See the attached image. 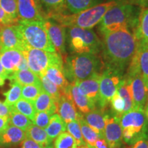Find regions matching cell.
Segmentation results:
<instances>
[{
	"label": "cell",
	"instance_id": "6da1fadb",
	"mask_svg": "<svg viewBox=\"0 0 148 148\" xmlns=\"http://www.w3.org/2000/svg\"><path fill=\"white\" fill-rule=\"evenodd\" d=\"M101 53L105 67L124 73L134 56L138 42L129 29H119L103 33Z\"/></svg>",
	"mask_w": 148,
	"mask_h": 148
},
{
	"label": "cell",
	"instance_id": "7a4b0ae2",
	"mask_svg": "<svg viewBox=\"0 0 148 148\" xmlns=\"http://www.w3.org/2000/svg\"><path fill=\"white\" fill-rule=\"evenodd\" d=\"M141 9L137 5L127 2V0L121 1L106 12L98 24V30L101 34L123 28L133 32L137 24Z\"/></svg>",
	"mask_w": 148,
	"mask_h": 148
},
{
	"label": "cell",
	"instance_id": "3957f363",
	"mask_svg": "<svg viewBox=\"0 0 148 148\" xmlns=\"http://www.w3.org/2000/svg\"><path fill=\"white\" fill-rule=\"evenodd\" d=\"M104 65L98 54L73 53L63 61V71L70 84L87 79L94 74L101 73Z\"/></svg>",
	"mask_w": 148,
	"mask_h": 148
},
{
	"label": "cell",
	"instance_id": "277c9868",
	"mask_svg": "<svg viewBox=\"0 0 148 148\" xmlns=\"http://www.w3.org/2000/svg\"><path fill=\"white\" fill-rule=\"evenodd\" d=\"M123 1L125 0H108L106 2L99 3L78 13L59 14L53 16L51 19L66 27L92 29L99 24L109 9Z\"/></svg>",
	"mask_w": 148,
	"mask_h": 148
},
{
	"label": "cell",
	"instance_id": "5b68a950",
	"mask_svg": "<svg viewBox=\"0 0 148 148\" xmlns=\"http://www.w3.org/2000/svg\"><path fill=\"white\" fill-rule=\"evenodd\" d=\"M66 44L72 53H93L101 51V41L92 29L66 27Z\"/></svg>",
	"mask_w": 148,
	"mask_h": 148
},
{
	"label": "cell",
	"instance_id": "8992f818",
	"mask_svg": "<svg viewBox=\"0 0 148 148\" xmlns=\"http://www.w3.org/2000/svg\"><path fill=\"white\" fill-rule=\"evenodd\" d=\"M123 140L132 145L140 139H148V119L145 110L132 109L120 116Z\"/></svg>",
	"mask_w": 148,
	"mask_h": 148
},
{
	"label": "cell",
	"instance_id": "52a82bcc",
	"mask_svg": "<svg viewBox=\"0 0 148 148\" xmlns=\"http://www.w3.org/2000/svg\"><path fill=\"white\" fill-rule=\"evenodd\" d=\"M16 23V27L25 45L49 52H56L49 39L43 22L18 20Z\"/></svg>",
	"mask_w": 148,
	"mask_h": 148
},
{
	"label": "cell",
	"instance_id": "ba28073f",
	"mask_svg": "<svg viewBox=\"0 0 148 148\" xmlns=\"http://www.w3.org/2000/svg\"><path fill=\"white\" fill-rule=\"evenodd\" d=\"M26 59L28 69L38 77L42 76L49 66H63L62 56L57 52H49L25 46L21 51Z\"/></svg>",
	"mask_w": 148,
	"mask_h": 148
},
{
	"label": "cell",
	"instance_id": "9c48e42d",
	"mask_svg": "<svg viewBox=\"0 0 148 148\" xmlns=\"http://www.w3.org/2000/svg\"><path fill=\"white\" fill-rule=\"evenodd\" d=\"M124 73L109 67H105L101 71L99 81V98L98 108L105 109L117 91Z\"/></svg>",
	"mask_w": 148,
	"mask_h": 148
},
{
	"label": "cell",
	"instance_id": "30bf717a",
	"mask_svg": "<svg viewBox=\"0 0 148 148\" xmlns=\"http://www.w3.org/2000/svg\"><path fill=\"white\" fill-rule=\"evenodd\" d=\"M126 74H138L148 88V41H138L137 47Z\"/></svg>",
	"mask_w": 148,
	"mask_h": 148
},
{
	"label": "cell",
	"instance_id": "8fae6325",
	"mask_svg": "<svg viewBox=\"0 0 148 148\" xmlns=\"http://www.w3.org/2000/svg\"><path fill=\"white\" fill-rule=\"evenodd\" d=\"M128 79L131 96L133 101V109L145 110L148 99V88L138 74H125Z\"/></svg>",
	"mask_w": 148,
	"mask_h": 148
},
{
	"label": "cell",
	"instance_id": "7c38bea8",
	"mask_svg": "<svg viewBox=\"0 0 148 148\" xmlns=\"http://www.w3.org/2000/svg\"><path fill=\"white\" fill-rule=\"evenodd\" d=\"M42 22L56 52L61 56H66V27L51 18H45Z\"/></svg>",
	"mask_w": 148,
	"mask_h": 148
},
{
	"label": "cell",
	"instance_id": "4fadbf2b",
	"mask_svg": "<svg viewBox=\"0 0 148 148\" xmlns=\"http://www.w3.org/2000/svg\"><path fill=\"white\" fill-rule=\"evenodd\" d=\"M25 46L16 25L0 27V52L10 49L22 51Z\"/></svg>",
	"mask_w": 148,
	"mask_h": 148
},
{
	"label": "cell",
	"instance_id": "5bb4252c",
	"mask_svg": "<svg viewBox=\"0 0 148 148\" xmlns=\"http://www.w3.org/2000/svg\"><path fill=\"white\" fill-rule=\"evenodd\" d=\"M18 21H43L45 15L38 0H16Z\"/></svg>",
	"mask_w": 148,
	"mask_h": 148
},
{
	"label": "cell",
	"instance_id": "9a60e30c",
	"mask_svg": "<svg viewBox=\"0 0 148 148\" xmlns=\"http://www.w3.org/2000/svg\"><path fill=\"white\" fill-rule=\"evenodd\" d=\"M119 116L107 114L104 127V138L109 148H119L122 145L123 134Z\"/></svg>",
	"mask_w": 148,
	"mask_h": 148
},
{
	"label": "cell",
	"instance_id": "2e32d148",
	"mask_svg": "<svg viewBox=\"0 0 148 148\" xmlns=\"http://www.w3.org/2000/svg\"><path fill=\"white\" fill-rule=\"evenodd\" d=\"M63 95H65L77 109L82 114H86L96 108V104L93 101L82 95L79 91L78 88L75 84H70L64 90Z\"/></svg>",
	"mask_w": 148,
	"mask_h": 148
},
{
	"label": "cell",
	"instance_id": "e0dca14e",
	"mask_svg": "<svg viewBox=\"0 0 148 148\" xmlns=\"http://www.w3.org/2000/svg\"><path fill=\"white\" fill-rule=\"evenodd\" d=\"M101 73H97L92 76L75 83L79 91L97 105L99 98V81Z\"/></svg>",
	"mask_w": 148,
	"mask_h": 148
},
{
	"label": "cell",
	"instance_id": "ac0fdd59",
	"mask_svg": "<svg viewBox=\"0 0 148 148\" xmlns=\"http://www.w3.org/2000/svg\"><path fill=\"white\" fill-rule=\"evenodd\" d=\"M25 138V131L9 123L8 126L0 132V147L7 148L17 145L22 143Z\"/></svg>",
	"mask_w": 148,
	"mask_h": 148
},
{
	"label": "cell",
	"instance_id": "d6986e66",
	"mask_svg": "<svg viewBox=\"0 0 148 148\" xmlns=\"http://www.w3.org/2000/svg\"><path fill=\"white\" fill-rule=\"evenodd\" d=\"M65 123L72 121H79L82 114L77 110L76 107L71 101L62 95L56 102V112Z\"/></svg>",
	"mask_w": 148,
	"mask_h": 148
},
{
	"label": "cell",
	"instance_id": "ffe728a7",
	"mask_svg": "<svg viewBox=\"0 0 148 148\" xmlns=\"http://www.w3.org/2000/svg\"><path fill=\"white\" fill-rule=\"evenodd\" d=\"M23 58L22 51L17 49H7L0 52V60L8 77L14 72L18 71V66Z\"/></svg>",
	"mask_w": 148,
	"mask_h": 148
},
{
	"label": "cell",
	"instance_id": "44dd1931",
	"mask_svg": "<svg viewBox=\"0 0 148 148\" xmlns=\"http://www.w3.org/2000/svg\"><path fill=\"white\" fill-rule=\"evenodd\" d=\"M107 114L105 109L96 107L89 112L84 114L83 118L96 133L104 138V127Z\"/></svg>",
	"mask_w": 148,
	"mask_h": 148
},
{
	"label": "cell",
	"instance_id": "7402d4cb",
	"mask_svg": "<svg viewBox=\"0 0 148 148\" xmlns=\"http://www.w3.org/2000/svg\"><path fill=\"white\" fill-rule=\"evenodd\" d=\"M45 18L69 14L64 0H38Z\"/></svg>",
	"mask_w": 148,
	"mask_h": 148
},
{
	"label": "cell",
	"instance_id": "603a6c76",
	"mask_svg": "<svg viewBox=\"0 0 148 148\" xmlns=\"http://www.w3.org/2000/svg\"><path fill=\"white\" fill-rule=\"evenodd\" d=\"M44 75L51 82L56 85L63 94L64 90L67 87L69 82L66 79L63 71V66L53 65L47 68Z\"/></svg>",
	"mask_w": 148,
	"mask_h": 148
},
{
	"label": "cell",
	"instance_id": "cb8c5ba5",
	"mask_svg": "<svg viewBox=\"0 0 148 148\" xmlns=\"http://www.w3.org/2000/svg\"><path fill=\"white\" fill-rule=\"evenodd\" d=\"M8 79L11 82H15L21 86L31 84H40V77L29 69L18 70L9 75Z\"/></svg>",
	"mask_w": 148,
	"mask_h": 148
},
{
	"label": "cell",
	"instance_id": "d4e9b609",
	"mask_svg": "<svg viewBox=\"0 0 148 148\" xmlns=\"http://www.w3.org/2000/svg\"><path fill=\"white\" fill-rule=\"evenodd\" d=\"M33 104L36 112H47L51 114L56 112V102L43 90L36 97Z\"/></svg>",
	"mask_w": 148,
	"mask_h": 148
},
{
	"label": "cell",
	"instance_id": "484cf974",
	"mask_svg": "<svg viewBox=\"0 0 148 148\" xmlns=\"http://www.w3.org/2000/svg\"><path fill=\"white\" fill-rule=\"evenodd\" d=\"M133 33L137 42L148 41V8L143 9L140 12Z\"/></svg>",
	"mask_w": 148,
	"mask_h": 148
},
{
	"label": "cell",
	"instance_id": "4316f807",
	"mask_svg": "<svg viewBox=\"0 0 148 148\" xmlns=\"http://www.w3.org/2000/svg\"><path fill=\"white\" fill-rule=\"evenodd\" d=\"M26 137L30 138L44 147L51 145L53 140L49 137L45 129L32 123L25 131Z\"/></svg>",
	"mask_w": 148,
	"mask_h": 148
},
{
	"label": "cell",
	"instance_id": "83f0119b",
	"mask_svg": "<svg viewBox=\"0 0 148 148\" xmlns=\"http://www.w3.org/2000/svg\"><path fill=\"white\" fill-rule=\"evenodd\" d=\"M45 130L49 137L53 140L59 134L66 130V123L61 119L58 114L54 113L51 116L49 124L45 129Z\"/></svg>",
	"mask_w": 148,
	"mask_h": 148
},
{
	"label": "cell",
	"instance_id": "f1b7e54d",
	"mask_svg": "<svg viewBox=\"0 0 148 148\" xmlns=\"http://www.w3.org/2000/svg\"><path fill=\"white\" fill-rule=\"evenodd\" d=\"M101 0H64L69 13L76 14L99 4Z\"/></svg>",
	"mask_w": 148,
	"mask_h": 148
},
{
	"label": "cell",
	"instance_id": "f546056e",
	"mask_svg": "<svg viewBox=\"0 0 148 148\" xmlns=\"http://www.w3.org/2000/svg\"><path fill=\"white\" fill-rule=\"evenodd\" d=\"M8 117L9 123L10 124L21 129L25 132L33 123L28 117L16 111L13 106H10V111Z\"/></svg>",
	"mask_w": 148,
	"mask_h": 148
},
{
	"label": "cell",
	"instance_id": "4dcf8cb0",
	"mask_svg": "<svg viewBox=\"0 0 148 148\" xmlns=\"http://www.w3.org/2000/svg\"><path fill=\"white\" fill-rule=\"evenodd\" d=\"M117 92L121 95V97L123 98L125 101L124 113L132 110L134 108L133 107V101L132 96H131L130 89L128 79L125 76V75H123V79H122L121 82L120 83L119 88L117 89Z\"/></svg>",
	"mask_w": 148,
	"mask_h": 148
},
{
	"label": "cell",
	"instance_id": "1f68e13d",
	"mask_svg": "<svg viewBox=\"0 0 148 148\" xmlns=\"http://www.w3.org/2000/svg\"><path fill=\"white\" fill-rule=\"evenodd\" d=\"M79 125H80L83 139H84L85 143L91 146V147H93L95 141L100 136L97 133H96L85 121L84 118H83V114L80 117V119H79Z\"/></svg>",
	"mask_w": 148,
	"mask_h": 148
},
{
	"label": "cell",
	"instance_id": "d6a6232c",
	"mask_svg": "<svg viewBox=\"0 0 148 148\" xmlns=\"http://www.w3.org/2000/svg\"><path fill=\"white\" fill-rule=\"evenodd\" d=\"M12 106L16 111L26 116L32 121L34 120L36 111L35 110L34 104L32 101H27L26 99L21 98Z\"/></svg>",
	"mask_w": 148,
	"mask_h": 148
},
{
	"label": "cell",
	"instance_id": "836d02e7",
	"mask_svg": "<svg viewBox=\"0 0 148 148\" xmlns=\"http://www.w3.org/2000/svg\"><path fill=\"white\" fill-rule=\"evenodd\" d=\"M39 77L42 90L49 94L56 101V102H57L61 96L63 95L62 92L56 85L51 82L45 75H42Z\"/></svg>",
	"mask_w": 148,
	"mask_h": 148
},
{
	"label": "cell",
	"instance_id": "e575fe53",
	"mask_svg": "<svg viewBox=\"0 0 148 148\" xmlns=\"http://www.w3.org/2000/svg\"><path fill=\"white\" fill-rule=\"evenodd\" d=\"M21 89L22 86L18 84L17 82H12L10 89L3 93L5 97L4 103L7 106H12L16 101L21 99Z\"/></svg>",
	"mask_w": 148,
	"mask_h": 148
},
{
	"label": "cell",
	"instance_id": "d590c367",
	"mask_svg": "<svg viewBox=\"0 0 148 148\" xmlns=\"http://www.w3.org/2000/svg\"><path fill=\"white\" fill-rule=\"evenodd\" d=\"M54 148H78L74 138L67 132H63L55 138Z\"/></svg>",
	"mask_w": 148,
	"mask_h": 148
},
{
	"label": "cell",
	"instance_id": "8d00e7d4",
	"mask_svg": "<svg viewBox=\"0 0 148 148\" xmlns=\"http://www.w3.org/2000/svg\"><path fill=\"white\" fill-rule=\"evenodd\" d=\"M42 90L41 84H31L22 86L21 98L34 102L36 97Z\"/></svg>",
	"mask_w": 148,
	"mask_h": 148
},
{
	"label": "cell",
	"instance_id": "74e56055",
	"mask_svg": "<svg viewBox=\"0 0 148 148\" xmlns=\"http://www.w3.org/2000/svg\"><path fill=\"white\" fill-rule=\"evenodd\" d=\"M66 129L67 130V132H69L75 140L78 147L86 144L83 139L79 121H72L66 123Z\"/></svg>",
	"mask_w": 148,
	"mask_h": 148
},
{
	"label": "cell",
	"instance_id": "f35d334b",
	"mask_svg": "<svg viewBox=\"0 0 148 148\" xmlns=\"http://www.w3.org/2000/svg\"><path fill=\"white\" fill-rule=\"evenodd\" d=\"M0 7L10 16L17 23V5L16 0H0Z\"/></svg>",
	"mask_w": 148,
	"mask_h": 148
},
{
	"label": "cell",
	"instance_id": "ab89813d",
	"mask_svg": "<svg viewBox=\"0 0 148 148\" xmlns=\"http://www.w3.org/2000/svg\"><path fill=\"white\" fill-rule=\"evenodd\" d=\"M110 103L111 110H112V113L114 115L120 116L124 113L125 101L123 98L121 97V95L118 93L117 91L112 97Z\"/></svg>",
	"mask_w": 148,
	"mask_h": 148
},
{
	"label": "cell",
	"instance_id": "60d3db41",
	"mask_svg": "<svg viewBox=\"0 0 148 148\" xmlns=\"http://www.w3.org/2000/svg\"><path fill=\"white\" fill-rule=\"evenodd\" d=\"M52 114L47 112H36L32 123L37 126L45 129L49 124Z\"/></svg>",
	"mask_w": 148,
	"mask_h": 148
},
{
	"label": "cell",
	"instance_id": "b9f144b4",
	"mask_svg": "<svg viewBox=\"0 0 148 148\" xmlns=\"http://www.w3.org/2000/svg\"><path fill=\"white\" fill-rule=\"evenodd\" d=\"M21 148H53V147L52 145L44 147V146L35 142L34 140L26 137L21 143Z\"/></svg>",
	"mask_w": 148,
	"mask_h": 148
},
{
	"label": "cell",
	"instance_id": "7bdbcfd3",
	"mask_svg": "<svg viewBox=\"0 0 148 148\" xmlns=\"http://www.w3.org/2000/svg\"><path fill=\"white\" fill-rule=\"evenodd\" d=\"M16 21L11 18L8 14H7L3 9L0 7V25H12L15 23Z\"/></svg>",
	"mask_w": 148,
	"mask_h": 148
},
{
	"label": "cell",
	"instance_id": "ee69618b",
	"mask_svg": "<svg viewBox=\"0 0 148 148\" xmlns=\"http://www.w3.org/2000/svg\"><path fill=\"white\" fill-rule=\"evenodd\" d=\"M10 111V106H8L4 102L0 101V117H8Z\"/></svg>",
	"mask_w": 148,
	"mask_h": 148
},
{
	"label": "cell",
	"instance_id": "f6af8a7d",
	"mask_svg": "<svg viewBox=\"0 0 148 148\" xmlns=\"http://www.w3.org/2000/svg\"><path fill=\"white\" fill-rule=\"evenodd\" d=\"M127 2L137 5L142 9L148 8V0H127Z\"/></svg>",
	"mask_w": 148,
	"mask_h": 148
},
{
	"label": "cell",
	"instance_id": "bcb514c9",
	"mask_svg": "<svg viewBox=\"0 0 148 148\" xmlns=\"http://www.w3.org/2000/svg\"><path fill=\"white\" fill-rule=\"evenodd\" d=\"M94 148H109L108 143H107L106 140L105 138L101 136H99L96 140L95 145L93 146Z\"/></svg>",
	"mask_w": 148,
	"mask_h": 148
},
{
	"label": "cell",
	"instance_id": "7dc6e473",
	"mask_svg": "<svg viewBox=\"0 0 148 148\" xmlns=\"http://www.w3.org/2000/svg\"><path fill=\"white\" fill-rule=\"evenodd\" d=\"M131 148H148V139H140L132 145Z\"/></svg>",
	"mask_w": 148,
	"mask_h": 148
},
{
	"label": "cell",
	"instance_id": "c3c4849f",
	"mask_svg": "<svg viewBox=\"0 0 148 148\" xmlns=\"http://www.w3.org/2000/svg\"><path fill=\"white\" fill-rule=\"evenodd\" d=\"M9 124V117H0V132L3 130Z\"/></svg>",
	"mask_w": 148,
	"mask_h": 148
},
{
	"label": "cell",
	"instance_id": "681fc988",
	"mask_svg": "<svg viewBox=\"0 0 148 148\" xmlns=\"http://www.w3.org/2000/svg\"><path fill=\"white\" fill-rule=\"evenodd\" d=\"M0 75H4V76H6L8 78V75H7L6 72H5V71L4 70V69H3L2 64H1V60H0Z\"/></svg>",
	"mask_w": 148,
	"mask_h": 148
},
{
	"label": "cell",
	"instance_id": "f907efd6",
	"mask_svg": "<svg viewBox=\"0 0 148 148\" xmlns=\"http://www.w3.org/2000/svg\"><path fill=\"white\" fill-rule=\"evenodd\" d=\"M6 79H8V77L6 76H4V75H0V86H3L5 83V80Z\"/></svg>",
	"mask_w": 148,
	"mask_h": 148
},
{
	"label": "cell",
	"instance_id": "816d5d0a",
	"mask_svg": "<svg viewBox=\"0 0 148 148\" xmlns=\"http://www.w3.org/2000/svg\"><path fill=\"white\" fill-rule=\"evenodd\" d=\"M145 113L146 114V116H147V119H148V99L147 101V103H146L145 105Z\"/></svg>",
	"mask_w": 148,
	"mask_h": 148
},
{
	"label": "cell",
	"instance_id": "f5cc1de1",
	"mask_svg": "<svg viewBox=\"0 0 148 148\" xmlns=\"http://www.w3.org/2000/svg\"><path fill=\"white\" fill-rule=\"evenodd\" d=\"M78 148H94V147L87 145V144H85V145H84L79 146V147H78Z\"/></svg>",
	"mask_w": 148,
	"mask_h": 148
},
{
	"label": "cell",
	"instance_id": "db71d44e",
	"mask_svg": "<svg viewBox=\"0 0 148 148\" xmlns=\"http://www.w3.org/2000/svg\"><path fill=\"white\" fill-rule=\"evenodd\" d=\"M1 25H0V27H1Z\"/></svg>",
	"mask_w": 148,
	"mask_h": 148
},
{
	"label": "cell",
	"instance_id": "11a10c76",
	"mask_svg": "<svg viewBox=\"0 0 148 148\" xmlns=\"http://www.w3.org/2000/svg\"><path fill=\"white\" fill-rule=\"evenodd\" d=\"M53 148H54V147H53Z\"/></svg>",
	"mask_w": 148,
	"mask_h": 148
}]
</instances>
